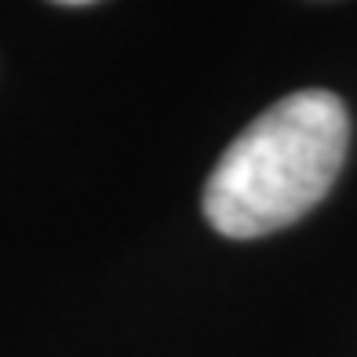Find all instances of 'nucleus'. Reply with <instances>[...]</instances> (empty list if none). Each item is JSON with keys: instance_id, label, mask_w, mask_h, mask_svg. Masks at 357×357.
<instances>
[{"instance_id": "nucleus-1", "label": "nucleus", "mask_w": 357, "mask_h": 357, "mask_svg": "<svg viewBox=\"0 0 357 357\" xmlns=\"http://www.w3.org/2000/svg\"><path fill=\"white\" fill-rule=\"evenodd\" d=\"M350 117L332 91H296L255 117L204 183V219L234 241L291 226L332 190Z\"/></svg>"}]
</instances>
